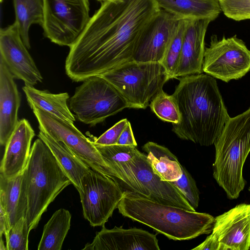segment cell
<instances>
[{
	"mask_svg": "<svg viewBox=\"0 0 250 250\" xmlns=\"http://www.w3.org/2000/svg\"><path fill=\"white\" fill-rule=\"evenodd\" d=\"M161 10L156 0H110L101 4L65 60L67 75L83 82L133 61L143 31Z\"/></svg>",
	"mask_w": 250,
	"mask_h": 250,
	"instance_id": "cell-1",
	"label": "cell"
},
{
	"mask_svg": "<svg viewBox=\"0 0 250 250\" xmlns=\"http://www.w3.org/2000/svg\"><path fill=\"white\" fill-rule=\"evenodd\" d=\"M172 96L180 115L172 131L181 139L213 145L229 118L216 81L207 74L178 77Z\"/></svg>",
	"mask_w": 250,
	"mask_h": 250,
	"instance_id": "cell-2",
	"label": "cell"
},
{
	"mask_svg": "<svg viewBox=\"0 0 250 250\" xmlns=\"http://www.w3.org/2000/svg\"><path fill=\"white\" fill-rule=\"evenodd\" d=\"M123 216L146 225L169 239L188 240L212 232L215 218L124 192L118 206Z\"/></svg>",
	"mask_w": 250,
	"mask_h": 250,
	"instance_id": "cell-3",
	"label": "cell"
},
{
	"mask_svg": "<svg viewBox=\"0 0 250 250\" xmlns=\"http://www.w3.org/2000/svg\"><path fill=\"white\" fill-rule=\"evenodd\" d=\"M22 174L28 202L25 218L30 231L37 227L49 204L72 183L49 147L39 138L31 146Z\"/></svg>",
	"mask_w": 250,
	"mask_h": 250,
	"instance_id": "cell-4",
	"label": "cell"
},
{
	"mask_svg": "<svg viewBox=\"0 0 250 250\" xmlns=\"http://www.w3.org/2000/svg\"><path fill=\"white\" fill-rule=\"evenodd\" d=\"M214 144L213 177L229 199H236L246 183L243 168L250 152V107L229 117Z\"/></svg>",
	"mask_w": 250,
	"mask_h": 250,
	"instance_id": "cell-5",
	"label": "cell"
},
{
	"mask_svg": "<svg viewBox=\"0 0 250 250\" xmlns=\"http://www.w3.org/2000/svg\"><path fill=\"white\" fill-rule=\"evenodd\" d=\"M109 167L117 174L111 176L123 192L134 193L161 204L196 211L184 194L170 182L154 173L147 156L139 151L132 159Z\"/></svg>",
	"mask_w": 250,
	"mask_h": 250,
	"instance_id": "cell-6",
	"label": "cell"
},
{
	"mask_svg": "<svg viewBox=\"0 0 250 250\" xmlns=\"http://www.w3.org/2000/svg\"><path fill=\"white\" fill-rule=\"evenodd\" d=\"M120 93L129 108L146 109L155 95L169 80L158 62H125L100 75Z\"/></svg>",
	"mask_w": 250,
	"mask_h": 250,
	"instance_id": "cell-7",
	"label": "cell"
},
{
	"mask_svg": "<svg viewBox=\"0 0 250 250\" xmlns=\"http://www.w3.org/2000/svg\"><path fill=\"white\" fill-rule=\"evenodd\" d=\"M69 106L80 121L91 126L128 108L118 90L100 75L83 81L70 98Z\"/></svg>",
	"mask_w": 250,
	"mask_h": 250,
	"instance_id": "cell-8",
	"label": "cell"
},
{
	"mask_svg": "<svg viewBox=\"0 0 250 250\" xmlns=\"http://www.w3.org/2000/svg\"><path fill=\"white\" fill-rule=\"evenodd\" d=\"M44 20L42 27L52 42L69 47L88 24L89 0H43Z\"/></svg>",
	"mask_w": 250,
	"mask_h": 250,
	"instance_id": "cell-9",
	"label": "cell"
},
{
	"mask_svg": "<svg viewBox=\"0 0 250 250\" xmlns=\"http://www.w3.org/2000/svg\"><path fill=\"white\" fill-rule=\"evenodd\" d=\"M30 108L40 131L63 143L91 169L109 176L117 174L106 163L93 141L87 139L73 123L62 119L38 107Z\"/></svg>",
	"mask_w": 250,
	"mask_h": 250,
	"instance_id": "cell-10",
	"label": "cell"
},
{
	"mask_svg": "<svg viewBox=\"0 0 250 250\" xmlns=\"http://www.w3.org/2000/svg\"><path fill=\"white\" fill-rule=\"evenodd\" d=\"M202 69L226 83L238 80L250 71V50L236 35L221 40L213 35L209 46L205 48Z\"/></svg>",
	"mask_w": 250,
	"mask_h": 250,
	"instance_id": "cell-11",
	"label": "cell"
},
{
	"mask_svg": "<svg viewBox=\"0 0 250 250\" xmlns=\"http://www.w3.org/2000/svg\"><path fill=\"white\" fill-rule=\"evenodd\" d=\"M82 184L83 216L92 227H102L118 208L124 192L111 177L92 169L84 176Z\"/></svg>",
	"mask_w": 250,
	"mask_h": 250,
	"instance_id": "cell-12",
	"label": "cell"
},
{
	"mask_svg": "<svg viewBox=\"0 0 250 250\" xmlns=\"http://www.w3.org/2000/svg\"><path fill=\"white\" fill-rule=\"evenodd\" d=\"M250 205L241 204L215 218L212 233L192 250H249Z\"/></svg>",
	"mask_w": 250,
	"mask_h": 250,
	"instance_id": "cell-13",
	"label": "cell"
},
{
	"mask_svg": "<svg viewBox=\"0 0 250 250\" xmlns=\"http://www.w3.org/2000/svg\"><path fill=\"white\" fill-rule=\"evenodd\" d=\"M21 37L18 27L13 24L0 31V59L14 78L25 85L34 86L42 81V77Z\"/></svg>",
	"mask_w": 250,
	"mask_h": 250,
	"instance_id": "cell-14",
	"label": "cell"
},
{
	"mask_svg": "<svg viewBox=\"0 0 250 250\" xmlns=\"http://www.w3.org/2000/svg\"><path fill=\"white\" fill-rule=\"evenodd\" d=\"M179 20L172 14L161 9L142 34L133 60L161 63Z\"/></svg>",
	"mask_w": 250,
	"mask_h": 250,
	"instance_id": "cell-15",
	"label": "cell"
},
{
	"mask_svg": "<svg viewBox=\"0 0 250 250\" xmlns=\"http://www.w3.org/2000/svg\"><path fill=\"white\" fill-rule=\"evenodd\" d=\"M83 250H160L156 235L141 229H124L115 226L107 229L102 226L91 243Z\"/></svg>",
	"mask_w": 250,
	"mask_h": 250,
	"instance_id": "cell-16",
	"label": "cell"
},
{
	"mask_svg": "<svg viewBox=\"0 0 250 250\" xmlns=\"http://www.w3.org/2000/svg\"><path fill=\"white\" fill-rule=\"evenodd\" d=\"M211 21L208 19L188 20L180 59L174 78L203 72L205 37Z\"/></svg>",
	"mask_w": 250,
	"mask_h": 250,
	"instance_id": "cell-17",
	"label": "cell"
},
{
	"mask_svg": "<svg viewBox=\"0 0 250 250\" xmlns=\"http://www.w3.org/2000/svg\"><path fill=\"white\" fill-rule=\"evenodd\" d=\"M35 133L28 120L19 121L8 140L1 162L0 174L7 178L22 172L28 162Z\"/></svg>",
	"mask_w": 250,
	"mask_h": 250,
	"instance_id": "cell-18",
	"label": "cell"
},
{
	"mask_svg": "<svg viewBox=\"0 0 250 250\" xmlns=\"http://www.w3.org/2000/svg\"><path fill=\"white\" fill-rule=\"evenodd\" d=\"M14 77L0 59V144L5 146L19 121L21 99Z\"/></svg>",
	"mask_w": 250,
	"mask_h": 250,
	"instance_id": "cell-19",
	"label": "cell"
},
{
	"mask_svg": "<svg viewBox=\"0 0 250 250\" xmlns=\"http://www.w3.org/2000/svg\"><path fill=\"white\" fill-rule=\"evenodd\" d=\"M38 137L49 147L72 184L78 191L80 196H82L83 194L82 180L91 168L63 143L41 131Z\"/></svg>",
	"mask_w": 250,
	"mask_h": 250,
	"instance_id": "cell-20",
	"label": "cell"
},
{
	"mask_svg": "<svg viewBox=\"0 0 250 250\" xmlns=\"http://www.w3.org/2000/svg\"><path fill=\"white\" fill-rule=\"evenodd\" d=\"M159 7L177 19L214 20L222 11L218 0H156Z\"/></svg>",
	"mask_w": 250,
	"mask_h": 250,
	"instance_id": "cell-21",
	"label": "cell"
},
{
	"mask_svg": "<svg viewBox=\"0 0 250 250\" xmlns=\"http://www.w3.org/2000/svg\"><path fill=\"white\" fill-rule=\"evenodd\" d=\"M0 201L5 206L10 228L26 215L28 202L22 173L11 178L0 174Z\"/></svg>",
	"mask_w": 250,
	"mask_h": 250,
	"instance_id": "cell-22",
	"label": "cell"
},
{
	"mask_svg": "<svg viewBox=\"0 0 250 250\" xmlns=\"http://www.w3.org/2000/svg\"><path fill=\"white\" fill-rule=\"evenodd\" d=\"M30 106H35L62 119L74 123L76 119L70 111L67 102L69 98L66 92L53 94L47 90H38L25 85L22 87Z\"/></svg>",
	"mask_w": 250,
	"mask_h": 250,
	"instance_id": "cell-23",
	"label": "cell"
},
{
	"mask_svg": "<svg viewBox=\"0 0 250 250\" xmlns=\"http://www.w3.org/2000/svg\"><path fill=\"white\" fill-rule=\"evenodd\" d=\"M154 173L164 181L178 180L182 175V165L167 148L152 142L142 147Z\"/></svg>",
	"mask_w": 250,
	"mask_h": 250,
	"instance_id": "cell-24",
	"label": "cell"
},
{
	"mask_svg": "<svg viewBox=\"0 0 250 250\" xmlns=\"http://www.w3.org/2000/svg\"><path fill=\"white\" fill-rule=\"evenodd\" d=\"M71 215L64 208L56 211L44 225L38 250H61L70 228Z\"/></svg>",
	"mask_w": 250,
	"mask_h": 250,
	"instance_id": "cell-25",
	"label": "cell"
},
{
	"mask_svg": "<svg viewBox=\"0 0 250 250\" xmlns=\"http://www.w3.org/2000/svg\"><path fill=\"white\" fill-rule=\"evenodd\" d=\"M17 24L21 39L30 48L29 29L33 24L42 25L44 20L43 0H13Z\"/></svg>",
	"mask_w": 250,
	"mask_h": 250,
	"instance_id": "cell-26",
	"label": "cell"
},
{
	"mask_svg": "<svg viewBox=\"0 0 250 250\" xmlns=\"http://www.w3.org/2000/svg\"><path fill=\"white\" fill-rule=\"evenodd\" d=\"M188 19L179 20L161 62L169 79H173L179 62Z\"/></svg>",
	"mask_w": 250,
	"mask_h": 250,
	"instance_id": "cell-27",
	"label": "cell"
},
{
	"mask_svg": "<svg viewBox=\"0 0 250 250\" xmlns=\"http://www.w3.org/2000/svg\"><path fill=\"white\" fill-rule=\"evenodd\" d=\"M149 106L160 120L172 124L179 122L180 115L172 95H168L163 89L155 95Z\"/></svg>",
	"mask_w": 250,
	"mask_h": 250,
	"instance_id": "cell-28",
	"label": "cell"
},
{
	"mask_svg": "<svg viewBox=\"0 0 250 250\" xmlns=\"http://www.w3.org/2000/svg\"><path fill=\"white\" fill-rule=\"evenodd\" d=\"M95 146L109 166L113 164L125 162L132 159L140 151L136 146L132 145Z\"/></svg>",
	"mask_w": 250,
	"mask_h": 250,
	"instance_id": "cell-29",
	"label": "cell"
},
{
	"mask_svg": "<svg viewBox=\"0 0 250 250\" xmlns=\"http://www.w3.org/2000/svg\"><path fill=\"white\" fill-rule=\"evenodd\" d=\"M29 228L25 217L21 218L4 235L6 250H28Z\"/></svg>",
	"mask_w": 250,
	"mask_h": 250,
	"instance_id": "cell-30",
	"label": "cell"
},
{
	"mask_svg": "<svg viewBox=\"0 0 250 250\" xmlns=\"http://www.w3.org/2000/svg\"><path fill=\"white\" fill-rule=\"evenodd\" d=\"M182 175L177 180L170 182L184 194L189 205L195 210L199 202V191L196 182L187 169L182 166Z\"/></svg>",
	"mask_w": 250,
	"mask_h": 250,
	"instance_id": "cell-31",
	"label": "cell"
},
{
	"mask_svg": "<svg viewBox=\"0 0 250 250\" xmlns=\"http://www.w3.org/2000/svg\"><path fill=\"white\" fill-rule=\"evenodd\" d=\"M222 11L235 21L250 19V0H218Z\"/></svg>",
	"mask_w": 250,
	"mask_h": 250,
	"instance_id": "cell-32",
	"label": "cell"
},
{
	"mask_svg": "<svg viewBox=\"0 0 250 250\" xmlns=\"http://www.w3.org/2000/svg\"><path fill=\"white\" fill-rule=\"evenodd\" d=\"M128 122L127 119H122L117 122L93 141L94 145L109 146L117 144L120 135Z\"/></svg>",
	"mask_w": 250,
	"mask_h": 250,
	"instance_id": "cell-33",
	"label": "cell"
},
{
	"mask_svg": "<svg viewBox=\"0 0 250 250\" xmlns=\"http://www.w3.org/2000/svg\"><path fill=\"white\" fill-rule=\"evenodd\" d=\"M117 144L137 146V144L133 135L131 124L129 121L120 135Z\"/></svg>",
	"mask_w": 250,
	"mask_h": 250,
	"instance_id": "cell-34",
	"label": "cell"
},
{
	"mask_svg": "<svg viewBox=\"0 0 250 250\" xmlns=\"http://www.w3.org/2000/svg\"><path fill=\"white\" fill-rule=\"evenodd\" d=\"M10 229L7 213L3 203L0 201V235H5Z\"/></svg>",
	"mask_w": 250,
	"mask_h": 250,
	"instance_id": "cell-35",
	"label": "cell"
},
{
	"mask_svg": "<svg viewBox=\"0 0 250 250\" xmlns=\"http://www.w3.org/2000/svg\"><path fill=\"white\" fill-rule=\"evenodd\" d=\"M0 250H6V248L4 247V243H3V240H2V237H0Z\"/></svg>",
	"mask_w": 250,
	"mask_h": 250,
	"instance_id": "cell-36",
	"label": "cell"
},
{
	"mask_svg": "<svg viewBox=\"0 0 250 250\" xmlns=\"http://www.w3.org/2000/svg\"><path fill=\"white\" fill-rule=\"evenodd\" d=\"M98 0L99 2H100L101 3V4H102L103 3H104V2H105L106 1H109L110 0Z\"/></svg>",
	"mask_w": 250,
	"mask_h": 250,
	"instance_id": "cell-37",
	"label": "cell"
},
{
	"mask_svg": "<svg viewBox=\"0 0 250 250\" xmlns=\"http://www.w3.org/2000/svg\"><path fill=\"white\" fill-rule=\"evenodd\" d=\"M0 2H2L3 1V0H0Z\"/></svg>",
	"mask_w": 250,
	"mask_h": 250,
	"instance_id": "cell-38",
	"label": "cell"
},
{
	"mask_svg": "<svg viewBox=\"0 0 250 250\" xmlns=\"http://www.w3.org/2000/svg\"><path fill=\"white\" fill-rule=\"evenodd\" d=\"M249 190L250 191V187H249Z\"/></svg>",
	"mask_w": 250,
	"mask_h": 250,
	"instance_id": "cell-39",
	"label": "cell"
},
{
	"mask_svg": "<svg viewBox=\"0 0 250 250\" xmlns=\"http://www.w3.org/2000/svg\"></svg>",
	"mask_w": 250,
	"mask_h": 250,
	"instance_id": "cell-40",
	"label": "cell"
}]
</instances>
